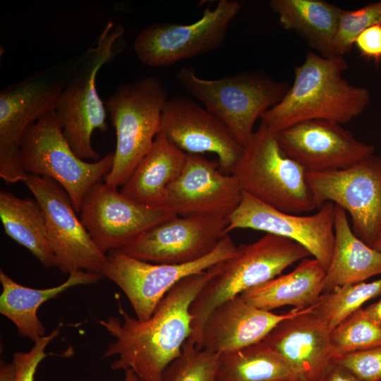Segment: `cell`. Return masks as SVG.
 I'll return each instance as SVG.
<instances>
[{"label":"cell","instance_id":"cell-1","mask_svg":"<svg viewBox=\"0 0 381 381\" xmlns=\"http://www.w3.org/2000/svg\"><path fill=\"white\" fill-rule=\"evenodd\" d=\"M210 276L208 269L181 279L147 320L130 315L119 301L122 320L110 316L98 320L115 339L104 354L118 357L111 369L131 370L140 381H161L164 370L181 355L191 335L190 307Z\"/></svg>","mask_w":381,"mask_h":381},{"label":"cell","instance_id":"cell-2","mask_svg":"<svg viewBox=\"0 0 381 381\" xmlns=\"http://www.w3.org/2000/svg\"><path fill=\"white\" fill-rule=\"evenodd\" d=\"M347 68L343 56L326 58L308 52L294 70L292 86L261 116V121L274 133L308 120L349 123L366 109L370 95L366 87L351 85L343 77Z\"/></svg>","mask_w":381,"mask_h":381},{"label":"cell","instance_id":"cell-3","mask_svg":"<svg viewBox=\"0 0 381 381\" xmlns=\"http://www.w3.org/2000/svg\"><path fill=\"white\" fill-rule=\"evenodd\" d=\"M310 255L299 243L272 234L237 246L234 255L209 268L211 276L190 307L192 333L188 340L198 346L203 325L217 306Z\"/></svg>","mask_w":381,"mask_h":381},{"label":"cell","instance_id":"cell-4","mask_svg":"<svg viewBox=\"0 0 381 381\" xmlns=\"http://www.w3.org/2000/svg\"><path fill=\"white\" fill-rule=\"evenodd\" d=\"M124 29L109 21L94 46L76 56L71 74L55 109L63 133L75 155L83 159L100 158L92 145L95 130L106 131L107 111L96 88L99 69L124 47Z\"/></svg>","mask_w":381,"mask_h":381},{"label":"cell","instance_id":"cell-5","mask_svg":"<svg viewBox=\"0 0 381 381\" xmlns=\"http://www.w3.org/2000/svg\"><path fill=\"white\" fill-rule=\"evenodd\" d=\"M168 99L162 80L148 75L120 84L107 99L104 104L115 128L116 145L105 183L122 186L150 150L159 133L162 112Z\"/></svg>","mask_w":381,"mask_h":381},{"label":"cell","instance_id":"cell-6","mask_svg":"<svg viewBox=\"0 0 381 381\" xmlns=\"http://www.w3.org/2000/svg\"><path fill=\"white\" fill-rule=\"evenodd\" d=\"M306 172L261 121L231 174L243 192L279 211L299 214L317 209Z\"/></svg>","mask_w":381,"mask_h":381},{"label":"cell","instance_id":"cell-7","mask_svg":"<svg viewBox=\"0 0 381 381\" xmlns=\"http://www.w3.org/2000/svg\"><path fill=\"white\" fill-rule=\"evenodd\" d=\"M178 82L219 119L245 147L258 118L278 104L290 86L260 71H245L220 79L199 77L189 66L180 68Z\"/></svg>","mask_w":381,"mask_h":381},{"label":"cell","instance_id":"cell-8","mask_svg":"<svg viewBox=\"0 0 381 381\" xmlns=\"http://www.w3.org/2000/svg\"><path fill=\"white\" fill-rule=\"evenodd\" d=\"M76 61H63L4 87L0 92V177L24 181L20 145L28 128L55 110Z\"/></svg>","mask_w":381,"mask_h":381},{"label":"cell","instance_id":"cell-9","mask_svg":"<svg viewBox=\"0 0 381 381\" xmlns=\"http://www.w3.org/2000/svg\"><path fill=\"white\" fill-rule=\"evenodd\" d=\"M27 174L54 180L67 193L77 212L90 188L109 173L114 152L94 162L78 157L66 139L53 110L30 126L20 145Z\"/></svg>","mask_w":381,"mask_h":381},{"label":"cell","instance_id":"cell-10","mask_svg":"<svg viewBox=\"0 0 381 381\" xmlns=\"http://www.w3.org/2000/svg\"><path fill=\"white\" fill-rule=\"evenodd\" d=\"M237 248L229 234L204 258L186 264H158L133 258L121 250L109 252L102 277L115 283L129 301L136 318L149 319L166 294L183 278L205 271L234 254Z\"/></svg>","mask_w":381,"mask_h":381},{"label":"cell","instance_id":"cell-11","mask_svg":"<svg viewBox=\"0 0 381 381\" xmlns=\"http://www.w3.org/2000/svg\"><path fill=\"white\" fill-rule=\"evenodd\" d=\"M241 6L238 1L219 0L214 8H206L202 17L193 23L150 24L134 41L135 55L145 66L163 67L211 52L223 44Z\"/></svg>","mask_w":381,"mask_h":381},{"label":"cell","instance_id":"cell-12","mask_svg":"<svg viewBox=\"0 0 381 381\" xmlns=\"http://www.w3.org/2000/svg\"><path fill=\"white\" fill-rule=\"evenodd\" d=\"M317 209L329 202L350 214L355 235L369 246L381 231V157L345 169L306 172Z\"/></svg>","mask_w":381,"mask_h":381},{"label":"cell","instance_id":"cell-13","mask_svg":"<svg viewBox=\"0 0 381 381\" xmlns=\"http://www.w3.org/2000/svg\"><path fill=\"white\" fill-rule=\"evenodd\" d=\"M24 183L44 211L55 267L68 274L82 270L102 277L107 255L77 217L65 190L50 178L31 174Z\"/></svg>","mask_w":381,"mask_h":381},{"label":"cell","instance_id":"cell-14","mask_svg":"<svg viewBox=\"0 0 381 381\" xmlns=\"http://www.w3.org/2000/svg\"><path fill=\"white\" fill-rule=\"evenodd\" d=\"M117 188L98 182L85 195L80 212L82 223L104 253L122 249L144 231L177 215L166 207L137 202Z\"/></svg>","mask_w":381,"mask_h":381},{"label":"cell","instance_id":"cell-15","mask_svg":"<svg viewBox=\"0 0 381 381\" xmlns=\"http://www.w3.org/2000/svg\"><path fill=\"white\" fill-rule=\"evenodd\" d=\"M228 224V218L175 215L144 231L121 250L152 263H189L213 251L226 235Z\"/></svg>","mask_w":381,"mask_h":381},{"label":"cell","instance_id":"cell-16","mask_svg":"<svg viewBox=\"0 0 381 381\" xmlns=\"http://www.w3.org/2000/svg\"><path fill=\"white\" fill-rule=\"evenodd\" d=\"M334 209L325 202L307 216L274 209L243 192L241 201L228 217L225 234L238 229L265 231L292 240L305 248L327 270L334 243Z\"/></svg>","mask_w":381,"mask_h":381},{"label":"cell","instance_id":"cell-17","mask_svg":"<svg viewBox=\"0 0 381 381\" xmlns=\"http://www.w3.org/2000/svg\"><path fill=\"white\" fill-rule=\"evenodd\" d=\"M243 190L217 161L186 154L183 167L167 190L165 207L181 217L228 218L237 208Z\"/></svg>","mask_w":381,"mask_h":381},{"label":"cell","instance_id":"cell-18","mask_svg":"<svg viewBox=\"0 0 381 381\" xmlns=\"http://www.w3.org/2000/svg\"><path fill=\"white\" fill-rule=\"evenodd\" d=\"M276 134L284 152L307 172L345 169L375 152L373 145L360 141L342 125L327 120L299 122Z\"/></svg>","mask_w":381,"mask_h":381},{"label":"cell","instance_id":"cell-19","mask_svg":"<svg viewBox=\"0 0 381 381\" xmlns=\"http://www.w3.org/2000/svg\"><path fill=\"white\" fill-rule=\"evenodd\" d=\"M159 132L186 154L214 153L220 170L226 174H231L244 150L219 119L181 95L167 101Z\"/></svg>","mask_w":381,"mask_h":381},{"label":"cell","instance_id":"cell-20","mask_svg":"<svg viewBox=\"0 0 381 381\" xmlns=\"http://www.w3.org/2000/svg\"><path fill=\"white\" fill-rule=\"evenodd\" d=\"M314 306L296 310L262 340L298 381H316L332 361V329L313 312Z\"/></svg>","mask_w":381,"mask_h":381},{"label":"cell","instance_id":"cell-21","mask_svg":"<svg viewBox=\"0 0 381 381\" xmlns=\"http://www.w3.org/2000/svg\"><path fill=\"white\" fill-rule=\"evenodd\" d=\"M296 310L276 314L260 309L240 295L236 296L222 303L210 313L197 347L221 353L255 344Z\"/></svg>","mask_w":381,"mask_h":381},{"label":"cell","instance_id":"cell-22","mask_svg":"<svg viewBox=\"0 0 381 381\" xmlns=\"http://www.w3.org/2000/svg\"><path fill=\"white\" fill-rule=\"evenodd\" d=\"M101 277L98 274L80 270L69 274L60 285L34 289L17 283L1 270L0 313L16 326L22 337L35 341L45 334L44 327L37 316L41 305L73 286L94 284Z\"/></svg>","mask_w":381,"mask_h":381},{"label":"cell","instance_id":"cell-23","mask_svg":"<svg viewBox=\"0 0 381 381\" xmlns=\"http://www.w3.org/2000/svg\"><path fill=\"white\" fill-rule=\"evenodd\" d=\"M334 229L333 253L326 270L322 294L381 274V251L355 235L346 211L336 205Z\"/></svg>","mask_w":381,"mask_h":381},{"label":"cell","instance_id":"cell-24","mask_svg":"<svg viewBox=\"0 0 381 381\" xmlns=\"http://www.w3.org/2000/svg\"><path fill=\"white\" fill-rule=\"evenodd\" d=\"M326 270L315 258L303 259L291 272L280 274L240 294L264 310L290 306L302 310L314 306L322 294Z\"/></svg>","mask_w":381,"mask_h":381},{"label":"cell","instance_id":"cell-25","mask_svg":"<svg viewBox=\"0 0 381 381\" xmlns=\"http://www.w3.org/2000/svg\"><path fill=\"white\" fill-rule=\"evenodd\" d=\"M186 156L159 132L120 191L137 202L165 207L167 188L180 174Z\"/></svg>","mask_w":381,"mask_h":381},{"label":"cell","instance_id":"cell-26","mask_svg":"<svg viewBox=\"0 0 381 381\" xmlns=\"http://www.w3.org/2000/svg\"><path fill=\"white\" fill-rule=\"evenodd\" d=\"M281 25L302 37L318 54L337 55L334 39L341 8L322 0H271Z\"/></svg>","mask_w":381,"mask_h":381},{"label":"cell","instance_id":"cell-27","mask_svg":"<svg viewBox=\"0 0 381 381\" xmlns=\"http://www.w3.org/2000/svg\"><path fill=\"white\" fill-rule=\"evenodd\" d=\"M0 219L5 233L26 248L45 267H55L44 211L36 200L0 191Z\"/></svg>","mask_w":381,"mask_h":381},{"label":"cell","instance_id":"cell-28","mask_svg":"<svg viewBox=\"0 0 381 381\" xmlns=\"http://www.w3.org/2000/svg\"><path fill=\"white\" fill-rule=\"evenodd\" d=\"M217 381H298L289 366L262 341L219 353Z\"/></svg>","mask_w":381,"mask_h":381},{"label":"cell","instance_id":"cell-29","mask_svg":"<svg viewBox=\"0 0 381 381\" xmlns=\"http://www.w3.org/2000/svg\"><path fill=\"white\" fill-rule=\"evenodd\" d=\"M381 295V278L371 282H360L338 287L322 294L313 312L331 329L368 301Z\"/></svg>","mask_w":381,"mask_h":381},{"label":"cell","instance_id":"cell-30","mask_svg":"<svg viewBox=\"0 0 381 381\" xmlns=\"http://www.w3.org/2000/svg\"><path fill=\"white\" fill-rule=\"evenodd\" d=\"M330 345L332 359L381 346V325L368 317L361 308L332 329Z\"/></svg>","mask_w":381,"mask_h":381},{"label":"cell","instance_id":"cell-31","mask_svg":"<svg viewBox=\"0 0 381 381\" xmlns=\"http://www.w3.org/2000/svg\"><path fill=\"white\" fill-rule=\"evenodd\" d=\"M219 353L198 348L188 339L181 355L164 370L161 381H217Z\"/></svg>","mask_w":381,"mask_h":381},{"label":"cell","instance_id":"cell-32","mask_svg":"<svg viewBox=\"0 0 381 381\" xmlns=\"http://www.w3.org/2000/svg\"><path fill=\"white\" fill-rule=\"evenodd\" d=\"M377 24H381V1L356 10L341 9L334 39L337 55L344 56L361 32Z\"/></svg>","mask_w":381,"mask_h":381},{"label":"cell","instance_id":"cell-33","mask_svg":"<svg viewBox=\"0 0 381 381\" xmlns=\"http://www.w3.org/2000/svg\"><path fill=\"white\" fill-rule=\"evenodd\" d=\"M361 381H381V346L334 357Z\"/></svg>","mask_w":381,"mask_h":381},{"label":"cell","instance_id":"cell-34","mask_svg":"<svg viewBox=\"0 0 381 381\" xmlns=\"http://www.w3.org/2000/svg\"><path fill=\"white\" fill-rule=\"evenodd\" d=\"M59 330L60 327H56L49 334L37 339L30 351L13 354L12 363L15 368V381H34L38 365L47 356L45 349L58 336Z\"/></svg>","mask_w":381,"mask_h":381},{"label":"cell","instance_id":"cell-35","mask_svg":"<svg viewBox=\"0 0 381 381\" xmlns=\"http://www.w3.org/2000/svg\"><path fill=\"white\" fill-rule=\"evenodd\" d=\"M354 45L361 56L376 62L381 61V24L374 25L356 39Z\"/></svg>","mask_w":381,"mask_h":381},{"label":"cell","instance_id":"cell-36","mask_svg":"<svg viewBox=\"0 0 381 381\" xmlns=\"http://www.w3.org/2000/svg\"><path fill=\"white\" fill-rule=\"evenodd\" d=\"M316 381H361L346 367L332 361Z\"/></svg>","mask_w":381,"mask_h":381},{"label":"cell","instance_id":"cell-37","mask_svg":"<svg viewBox=\"0 0 381 381\" xmlns=\"http://www.w3.org/2000/svg\"><path fill=\"white\" fill-rule=\"evenodd\" d=\"M16 373L14 366L11 363L1 361L0 381H15Z\"/></svg>","mask_w":381,"mask_h":381},{"label":"cell","instance_id":"cell-38","mask_svg":"<svg viewBox=\"0 0 381 381\" xmlns=\"http://www.w3.org/2000/svg\"><path fill=\"white\" fill-rule=\"evenodd\" d=\"M363 310L368 317L381 325V298Z\"/></svg>","mask_w":381,"mask_h":381},{"label":"cell","instance_id":"cell-39","mask_svg":"<svg viewBox=\"0 0 381 381\" xmlns=\"http://www.w3.org/2000/svg\"><path fill=\"white\" fill-rule=\"evenodd\" d=\"M372 248H375L377 250L381 251V231L379 233L375 242L373 243Z\"/></svg>","mask_w":381,"mask_h":381},{"label":"cell","instance_id":"cell-40","mask_svg":"<svg viewBox=\"0 0 381 381\" xmlns=\"http://www.w3.org/2000/svg\"><path fill=\"white\" fill-rule=\"evenodd\" d=\"M380 147H381V142H380Z\"/></svg>","mask_w":381,"mask_h":381}]
</instances>
